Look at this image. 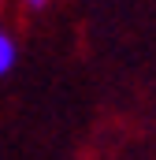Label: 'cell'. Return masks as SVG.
Masks as SVG:
<instances>
[{
    "label": "cell",
    "instance_id": "cell-1",
    "mask_svg": "<svg viewBox=\"0 0 156 160\" xmlns=\"http://www.w3.org/2000/svg\"><path fill=\"white\" fill-rule=\"evenodd\" d=\"M15 60H19V45H15V38L0 26V75H7V71L15 67Z\"/></svg>",
    "mask_w": 156,
    "mask_h": 160
},
{
    "label": "cell",
    "instance_id": "cell-2",
    "mask_svg": "<svg viewBox=\"0 0 156 160\" xmlns=\"http://www.w3.org/2000/svg\"><path fill=\"white\" fill-rule=\"evenodd\" d=\"M26 4H30V8H45L48 0H26Z\"/></svg>",
    "mask_w": 156,
    "mask_h": 160
}]
</instances>
